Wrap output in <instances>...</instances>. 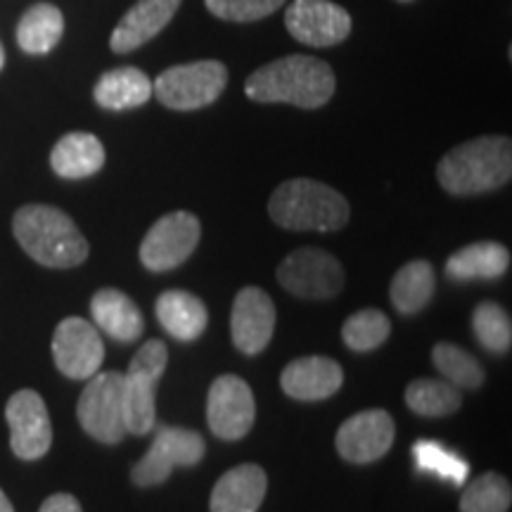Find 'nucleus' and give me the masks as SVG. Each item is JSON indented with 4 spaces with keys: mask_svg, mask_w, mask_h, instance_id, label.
Masks as SVG:
<instances>
[{
    "mask_svg": "<svg viewBox=\"0 0 512 512\" xmlns=\"http://www.w3.org/2000/svg\"><path fill=\"white\" fill-rule=\"evenodd\" d=\"M245 93L254 102H287L316 110L335 95V74L318 57L287 55L256 69L245 81Z\"/></svg>",
    "mask_w": 512,
    "mask_h": 512,
    "instance_id": "obj_1",
    "label": "nucleus"
},
{
    "mask_svg": "<svg viewBox=\"0 0 512 512\" xmlns=\"http://www.w3.org/2000/svg\"><path fill=\"white\" fill-rule=\"evenodd\" d=\"M12 233L24 252L41 266L74 268L88 259V240L72 216L48 204H27L17 209Z\"/></svg>",
    "mask_w": 512,
    "mask_h": 512,
    "instance_id": "obj_2",
    "label": "nucleus"
},
{
    "mask_svg": "<svg viewBox=\"0 0 512 512\" xmlns=\"http://www.w3.org/2000/svg\"><path fill=\"white\" fill-rule=\"evenodd\" d=\"M512 176V143L482 136L453 147L437 166L441 188L451 195H482L503 188Z\"/></svg>",
    "mask_w": 512,
    "mask_h": 512,
    "instance_id": "obj_3",
    "label": "nucleus"
},
{
    "mask_svg": "<svg viewBox=\"0 0 512 512\" xmlns=\"http://www.w3.org/2000/svg\"><path fill=\"white\" fill-rule=\"evenodd\" d=\"M268 214L287 230L330 233L347 226L349 202L330 185L311 178H292L275 188L268 202Z\"/></svg>",
    "mask_w": 512,
    "mask_h": 512,
    "instance_id": "obj_4",
    "label": "nucleus"
},
{
    "mask_svg": "<svg viewBox=\"0 0 512 512\" xmlns=\"http://www.w3.org/2000/svg\"><path fill=\"white\" fill-rule=\"evenodd\" d=\"M169 351L159 339H147L128 363L124 375L126 434H147L157 427V384L162 380Z\"/></svg>",
    "mask_w": 512,
    "mask_h": 512,
    "instance_id": "obj_5",
    "label": "nucleus"
},
{
    "mask_svg": "<svg viewBox=\"0 0 512 512\" xmlns=\"http://www.w3.org/2000/svg\"><path fill=\"white\" fill-rule=\"evenodd\" d=\"M228 69L226 64L216 60H200L190 64H178V67L166 69L152 81V95L164 107L178 112L202 110L219 100L226 91Z\"/></svg>",
    "mask_w": 512,
    "mask_h": 512,
    "instance_id": "obj_6",
    "label": "nucleus"
},
{
    "mask_svg": "<svg viewBox=\"0 0 512 512\" xmlns=\"http://www.w3.org/2000/svg\"><path fill=\"white\" fill-rule=\"evenodd\" d=\"M81 427L100 444H119L124 425V375L117 370L95 373L79 396L76 406Z\"/></svg>",
    "mask_w": 512,
    "mask_h": 512,
    "instance_id": "obj_7",
    "label": "nucleus"
},
{
    "mask_svg": "<svg viewBox=\"0 0 512 512\" xmlns=\"http://www.w3.org/2000/svg\"><path fill=\"white\" fill-rule=\"evenodd\" d=\"M202 238V223L190 211H171L147 230L140 242V264L147 271H171L190 259Z\"/></svg>",
    "mask_w": 512,
    "mask_h": 512,
    "instance_id": "obj_8",
    "label": "nucleus"
},
{
    "mask_svg": "<svg viewBox=\"0 0 512 512\" xmlns=\"http://www.w3.org/2000/svg\"><path fill=\"white\" fill-rule=\"evenodd\" d=\"M204 458L202 434L185 427H157L150 451L133 465L131 479L136 486H159L169 479L174 467H192Z\"/></svg>",
    "mask_w": 512,
    "mask_h": 512,
    "instance_id": "obj_9",
    "label": "nucleus"
},
{
    "mask_svg": "<svg viewBox=\"0 0 512 512\" xmlns=\"http://www.w3.org/2000/svg\"><path fill=\"white\" fill-rule=\"evenodd\" d=\"M278 283L294 297L330 299L344 285V268L330 252L302 247L287 254L278 266Z\"/></svg>",
    "mask_w": 512,
    "mask_h": 512,
    "instance_id": "obj_10",
    "label": "nucleus"
},
{
    "mask_svg": "<svg viewBox=\"0 0 512 512\" xmlns=\"http://www.w3.org/2000/svg\"><path fill=\"white\" fill-rule=\"evenodd\" d=\"M5 420L10 425L12 453L22 460L43 458L53 446V425L48 406L34 389H19L5 406Z\"/></svg>",
    "mask_w": 512,
    "mask_h": 512,
    "instance_id": "obj_11",
    "label": "nucleus"
},
{
    "mask_svg": "<svg viewBox=\"0 0 512 512\" xmlns=\"http://www.w3.org/2000/svg\"><path fill=\"white\" fill-rule=\"evenodd\" d=\"M256 401L252 387L238 375L216 377L207 396V420L211 432L223 441H238L252 430Z\"/></svg>",
    "mask_w": 512,
    "mask_h": 512,
    "instance_id": "obj_12",
    "label": "nucleus"
},
{
    "mask_svg": "<svg viewBox=\"0 0 512 512\" xmlns=\"http://www.w3.org/2000/svg\"><path fill=\"white\" fill-rule=\"evenodd\" d=\"M55 366L69 380H91L105 361V344L93 323L83 318H64L53 335Z\"/></svg>",
    "mask_w": 512,
    "mask_h": 512,
    "instance_id": "obj_13",
    "label": "nucleus"
},
{
    "mask_svg": "<svg viewBox=\"0 0 512 512\" xmlns=\"http://www.w3.org/2000/svg\"><path fill=\"white\" fill-rule=\"evenodd\" d=\"M285 27L304 46L330 48L351 34V15L332 0H294Z\"/></svg>",
    "mask_w": 512,
    "mask_h": 512,
    "instance_id": "obj_14",
    "label": "nucleus"
},
{
    "mask_svg": "<svg viewBox=\"0 0 512 512\" xmlns=\"http://www.w3.org/2000/svg\"><path fill=\"white\" fill-rule=\"evenodd\" d=\"M394 420L382 408L351 415L337 430V451L349 463L368 465L387 456L394 444Z\"/></svg>",
    "mask_w": 512,
    "mask_h": 512,
    "instance_id": "obj_15",
    "label": "nucleus"
},
{
    "mask_svg": "<svg viewBox=\"0 0 512 512\" xmlns=\"http://www.w3.org/2000/svg\"><path fill=\"white\" fill-rule=\"evenodd\" d=\"M275 330V304L261 287H245L238 292L230 313V335L242 354H261Z\"/></svg>",
    "mask_w": 512,
    "mask_h": 512,
    "instance_id": "obj_16",
    "label": "nucleus"
},
{
    "mask_svg": "<svg viewBox=\"0 0 512 512\" xmlns=\"http://www.w3.org/2000/svg\"><path fill=\"white\" fill-rule=\"evenodd\" d=\"M344 370L337 361L325 356H306L287 363L280 375V387L290 399L323 401L339 392Z\"/></svg>",
    "mask_w": 512,
    "mask_h": 512,
    "instance_id": "obj_17",
    "label": "nucleus"
},
{
    "mask_svg": "<svg viewBox=\"0 0 512 512\" xmlns=\"http://www.w3.org/2000/svg\"><path fill=\"white\" fill-rule=\"evenodd\" d=\"M181 8V0H138L112 31L110 46L114 53L124 55L152 41Z\"/></svg>",
    "mask_w": 512,
    "mask_h": 512,
    "instance_id": "obj_18",
    "label": "nucleus"
},
{
    "mask_svg": "<svg viewBox=\"0 0 512 512\" xmlns=\"http://www.w3.org/2000/svg\"><path fill=\"white\" fill-rule=\"evenodd\" d=\"M268 477L264 467L245 463L233 467L211 491V512H256L266 498Z\"/></svg>",
    "mask_w": 512,
    "mask_h": 512,
    "instance_id": "obj_19",
    "label": "nucleus"
},
{
    "mask_svg": "<svg viewBox=\"0 0 512 512\" xmlns=\"http://www.w3.org/2000/svg\"><path fill=\"white\" fill-rule=\"evenodd\" d=\"M91 313L95 325L117 342H136L145 330L143 313H140L136 302L114 287H102L93 294Z\"/></svg>",
    "mask_w": 512,
    "mask_h": 512,
    "instance_id": "obj_20",
    "label": "nucleus"
},
{
    "mask_svg": "<svg viewBox=\"0 0 512 512\" xmlns=\"http://www.w3.org/2000/svg\"><path fill=\"white\" fill-rule=\"evenodd\" d=\"M50 166L57 176L69 178V181L95 176L105 166V147L93 133H67L57 140L50 152Z\"/></svg>",
    "mask_w": 512,
    "mask_h": 512,
    "instance_id": "obj_21",
    "label": "nucleus"
},
{
    "mask_svg": "<svg viewBox=\"0 0 512 512\" xmlns=\"http://www.w3.org/2000/svg\"><path fill=\"white\" fill-rule=\"evenodd\" d=\"M157 318L178 342H195L207 330L209 313L200 297L185 290H166L157 299Z\"/></svg>",
    "mask_w": 512,
    "mask_h": 512,
    "instance_id": "obj_22",
    "label": "nucleus"
},
{
    "mask_svg": "<svg viewBox=\"0 0 512 512\" xmlns=\"http://www.w3.org/2000/svg\"><path fill=\"white\" fill-rule=\"evenodd\" d=\"M510 252L498 242H475L458 252H453L446 261V275L456 283L470 280H496L508 271Z\"/></svg>",
    "mask_w": 512,
    "mask_h": 512,
    "instance_id": "obj_23",
    "label": "nucleus"
},
{
    "mask_svg": "<svg viewBox=\"0 0 512 512\" xmlns=\"http://www.w3.org/2000/svg\"><path fill=\"white\" fill-rule=\"evenodd\" d=\"M93 98L102 110H133V107L145 105L152 98V79L136 67L112 69L95 83Z\"/></svg>",
    "mask_w": 512,
    "mask_h": 512,
    "instance_id": "obj_24",
    "label": "nucleus"
},
{
    "mask_svg": "<svg viewBox=\"0 0 512 512\" xmlns=\"http://www.w3.org/2000/svg\"><path fill=\"white\" fill-rule=\"evenodd\" d=\"M64 34V17L60 8L50 3H36L24 12L17 24V43L24 53L46 55Z\"/></svg>",
    "mask_w": 512,
    "mask_h": 512,
    "instance_id": "obj_25",
    "label": "nucleus"
},
{
    "mask_svg": "<svg viewBox=\"0 0 512 512\" xmlns=\"http://www.w3.org/2000/svg\"><path fill=\"white\" fill-rule=\"evenodd\" d=\"M434 290H437V278H434L432 264L415 259L396 271L389 297L399 313H418L430 304Z\"/></svg>",
    "mask_w": 512,
    "mask_h": 512,
    "instance_id": "obj_26",
    "label": "nucleus"
},
{
    "mask_svg": "<svg viewBox=\"0 0 512 512\" xmlns=\"http://www.w3.org/2000/svg\"><path fill=\"white\" fill-rule=\"evenodd\" d=\"M406 403L413 413L422 418H444V415L456 413L463 403L460 387L446 380H430L420 377L406 387Z\"/></svg>",
    "mask_w": 512,
    "mask_h": 512,
    "instance_id": "obj_27",
    "label": "nucleus"
},
{
    "mask_svg": "<svg viewBox=\"0 0 512 512\" xmlns=\"http://www.w3.org/2000/svg\"><path fill=\"white\" fill-rule=\"evenodd\" d=\"M432 361L446 382L456 384V387L477 389L484 384V368L470 351L460 349L458 344L439 342L432 349Z\"/></svg>",
    "mask_w": 512,
    "mask_h": 512,
    "instance_id": "obj_28",
    "label": "nucleus"
},
{
    "mask_svg": "<svg viewBox=\"0 0 512 512\" xmlns=\"http://www.w3.org/2000/svg\"><path fill=\"white\" fill-rule=\"evenodd\" d=\"M512 503L510 482L496 472H484L465 486L460 512H508Z\"/></svg>",
    "mask_w": 512,
    "mask_h": 512,
    "instance_id": "obj_29",
    "label": "nucleus"
},
{
    "mask_svg": "<svg viewBox=\"0 0 512 512\" xmlns=\"http://www.w3.org/2000/svg\"><path fill=\"white\" fill-rule=\"evenodd\" d=\"M392 335V323L380 309H363L344 320L342 339L354 351H373Z\"/></svg>",
    "mask_w": 512,
    "mask_h": 512,
    "instance_id": "obj_30",
    "label": "nucleus"
},
{
    "mask_svg": "<svg viewBox=\"0 0 512 512\" xmlns=\"http://www.w3.org/2000/svg\"><path fill=\"white\" fill-rule=\"evenodd\" d=\"M413 458L420 472H434V475L451 479L453 484H465L467 475H470V465L451 448L441 446L439 441L420 439L413 446Z\"/></svg>",
    "mask_w": 512,
    "mask_h": 512,
    "instance_id": "obj_31",
    "label": "nucleus"
},
{
    "mask_svg": "<svg viewBox=\"0 0 512 512\" xmlns=\"http://www.w3.org/2000/svg\"><path fill=\"white\" fill-rule=\"evenodd\" d=\"M472 328L484 349L505 354L512 344V323L508 311L494 302H482L472 313Z\"/></svg>",
    "mask_w": 512,
    "mask_h": 512,
    "instance_id": "obj_32",
    "label": "nucleus"
},
{
    "mask_svg": "<svg viewBox=\"0 0 512 512\" xmlns=\"http://www.w3.org/2000/svg\"><path fill=\"white\" fill-rule=\"evenodd\" d=\"M211 15L228 22H256L273 15L285 0H204Z\"/></svg>",
    "mask_w": 512,
    "mask_h": 512,
    "instance_id": "obj_33",
    "label": "nucleus"
},
{
    "mask_svg": "<svg viewBox=\"0 0 512 512\" xmlns=\"http://www.w3.org/2000/svg\"><path fill=\"white\" fill-rule=\"evenodd\" d=\"M38 512H83L81 503L72 494H53Z\"/></svg>",
    "mask_w": 512,
    "mask_h": 512,
    "instance_id": "obj_34",
    "label": "nucleus"
},
{
    "mask_svg": "<svg viewBox=\"0 0 512 512\" xmlns=\"http://www.w3.org/2000/svg\"><path fill=\"white\" fill-rule=\"evenodd\" d=\"M0 512H15V508H12L10 498L5 496V491L0 489Z\"/></svg>",
    "mask_w": 512,
    "mask_h": 512,
    "instance_id": "obj_35",
    "label": "nucleus"
},
{
    "mask_svg": "<svg viewBox=\"0 0 512 512\" xmlns=\"http://www.w3.org/2000/svg\"><path fill=\"white\" fill-rule=\"evenodd\" d=\"M3 64H5V50L0 46V69H3Z\"/></svg>",
    "mask_w": 512,
    "mask_h": 512,
    "instance_id": "obj_36",
    "label": "nucleus"
},
{
    "mask_svg": "<svg viewBox=\"0 0 512 512\" xmlns=\"http://www.w3.org/2000/svg\"><path fill=\"white\" fill-rule=\"evenodd\" d=\"M401 3H411V0H401Z\"/></svg>",
    "mask_w": 512,
    "mask_h": 512,
    "instance_id": "obj_37",
    "label": "nucleus"
}]
</instances>
